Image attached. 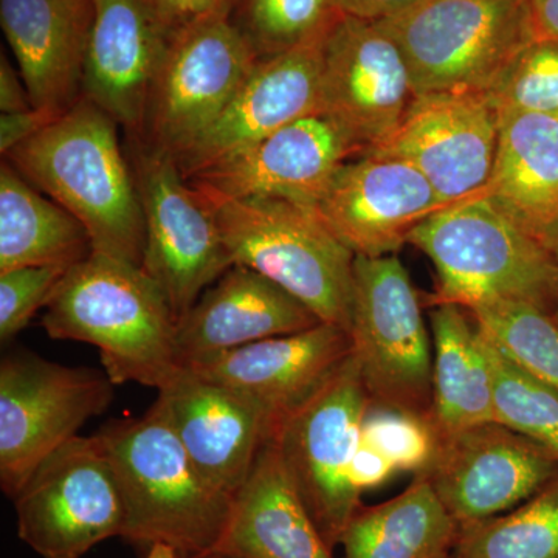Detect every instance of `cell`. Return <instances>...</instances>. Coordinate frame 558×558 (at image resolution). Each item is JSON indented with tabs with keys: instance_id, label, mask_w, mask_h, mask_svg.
Listing matches in <instances>:
<instances>
[{
	"instance_id": "cell-1",
	"label": "cell",
	"mask_w": 558,
	"mask_h": 558,
	"mask_svg": "<svg viewBox=\"0 0 558 558\" xmlns=\"http://www.w3.org/2000/svg\"><path fill=\"white\" fill-rule=\"evenodd\" d=\"M117 126L81 98L3 160L86 227L95 253L142 267L145 216Z\"/></svg>"
},
{
	"instance_id": "cell-2",
	"label": "cell",
	"mask_w": 558,
	"mask_h": 558,
	"mask_svg": "<svg viewBox=\"0 0 558 558\" xmlns=\"http://www.w3.org/2000/svg\"><path fill=\"white\" fill-rule=\"evenodd\" d=\"M43 328L53 340L94 344L113 385L156 388L180 371L178 319L157 282L134 264L92 253L70 267L47 304Z\"/></svg>"
},
{
	"instance_id": "cell-3",
	"label": "cell",
	"mask_w": 558,
	"mask_h": 558,
	"mask_svg": "<svg viewBox=\"0 0 558 558\" xmlns=\"http://www.w3.org/2000/svg\"><path fill=\"white\" fill-rule=\"evenodd\" d=\"M124 505L121 538L165 543L183 557L218 548L233 498L213 487L191 461L159 402L145 416L116 421L100 432Z\"/></svg>"
},
{
	"instance_id": "cell-4",
	"label": "cell",
	"mask_w": 558,
	"mask_h": 558,
	"mask_svg": "<svg viewBox=\"0 0 558 558\" xmlns=\"http://www.w3.org/2000/svg\"><path fill=\"white\" fill-rule=\"evenodd\" d=\"M409 244L428 256L436 288L425 306L472 310L494 301H523L554 312L558 263L537 238L486 197L459 202L411 231Z\"/></svg>"
},
{
	"instance_id": "cell-5",
	"label": "cell",
	"mask_w": 558,
	"mask_h": 558,
	"mask_svg": "<svg viewBox=\"0 0 558 558\" xmlns=\"http://www.w3.org/2000/svg\"><path fill=\"white\" fill-rule=\"evenodd\" d=\"M211 204L234 264L277 282L323 323L349 329L355 255L314 208L277 197Z\"/></svg>"
},
{
	"instance_id": "cell-6",
	"label": "cell",
	"mask_w": 558,
	"mask_h": 558,
	"mask_svg": "<svg viewBox=\"0 0 558 558\" xmlns=\"http://www.w3.org/2000/svg\"><path fill=\"white\" fill-rule=\"evenodd\" d=\"M348 333L369 402L428 418L433 340L398 255L355 256Z\"/></svg>"
},
{
	"instance_id": "cell-7",
	"label": "cell",
	"mask_w": 558,
	"mask_h": 558,
	"mask_svg": "<svg viewBox=\"0 0 558 558\" xmlns=\"http://www.w3.org/2000/svg\"><path fill=\"white\" fill-rule=\"evenodd\" d=\"M379 24L402 50L417 97L488 90L535 39L529 0H422Z\"/></svg>"
},
{
	"instance_id": "cell-8",
	"label": "cell",
	"mask_w": 558,
	"mask_h": 558,
	"mask_svg": "<svg viewBox=\"0 0 558 558\" xmlns=\"http://www.w3.org/2000/svg\"><path fill=\"white\" fill-rule=\"evenodd\" d=\"M368 403L351 355L314 396L279 418L271 435L289 478L332 549L362 508L352 464Z\"/></svg>"
},
{
	"instance_id": "cell-9",
	"label": "cell",
	"mask_w": 558,
	"mask_h": 558,
	"mask_svg": "<svg viewBox=\"0 0 558 558\" xmlns=\"http://www.w3.org/2000/svg\"><path fill=\"white\" fill-rule=\"evenodd\" d=\"M113 399L106 373L17 352L0 363V487L13 499L44 459Z\"/></svg>"
},
{
	"instance_id": "cell-10",
	"label": "cell",
	"mask_w": 558,
	"mask_h": 558,
	"mask_svg": "<svg viewBox=\"0 0 558 558\" xmlns=\"http://www.w3.org/2000/svg\"><path fill=\"white\" fill-rule=\"evenodd\" d=\"M134 175L145 216L142 269L165 293L179 323L234 263L211 202L171 154L145 143L135 156Z\"/></svg>"
},
{
	"instance_id": "cell-11",
	"label": "cell",
	"mask_w": 558,
	"mask_h": 558,
	"mask_svg": "<svg viewBox=\"0 0 558 558\" xmlns=\"http://www.w3.org/2000/svg\"><path fill=\"white\" fill-rule=\"evenodd\" d=\"M231 14L216 13L180 25L150 95L146 145L186 153L211 128L258 62Z\"/></svg>"
},
{
	"instance_id": "cell-12",
	"label": "cell",
	"mask_w": 558,
	"mask_h": 558,
	"mask_svg": "<svg viewBox=\"0 0 558 558\" xmlns=\"http://www.w3.org/2000/svg\"><path fill=\"white\" fill-rule=\"evenodd\" d=\"M13 501L17 537L43 558H81L123 535V497L98 435L76 436L44 459Z\"/></svg>"
},
{
	"instance_id": "cell-13",
	"label": "cell",
	"mask_w": 558,
	"mask_h": 558,
	"mask_svg": "<svg viewBox=\"0 0 558 558\" xmlns=\"http://www.w3.org/2000/svg\"><path fill=\"white\" fill-rule=\"evenodd\" d=\"M499 135V112L486 90L421 95L402 124L368 156L409 161L432 183L444 207L486 190Z\"/></svg>"
},
{
	"instance_id": "cell-14",
	"label": "cell",
	"mask_w": 558,
	"mask_h": 558,
	"mask_svg": "<svg viewBox=\"0 0 558 558\" xmlns=\"http://www.w3.org/2000/svg\"><path fill=\"white\" fill-rule=\"evenodd\" d=\"M323 112L360 154L392 134L417 94L405 57L379 22L343 16L323 47Z\"/></svg>"
},
{
	"instance_id": "cell-15",
	"label": "cell",
	"mask_w": 558,
	"mask_h": 558,
	"mask_svg": "<svg viewBox=\"0 0 558 558\" xmlns=\"http://www.w3.org/2000/svg\"><path fill=\"white\" fill-rule=\"evenodd\" d=\"M557 475L553 453L498 422L440 442L425 473L459 526L519 508Z\"/></svg>"
},
{
	"instance_id": "cell-16",
	"label": "cell",
	"mask_w": 558,
	"mask_h": 558,
	"mask_svg": "<svg viewBox=\"0 0 558 558\" xmlns=\"http://www.w3.org/2000/svg\"><path fill=\"white\" fill-rule=\"evenodd\" d=\"M444 208L416 167L368 154L344 161L314 207L355 256L368 258L396 255L411 231Z\"/></svg>"
},
{
	"instance_id": "cell-17",
	"label": "cell",
	"mask_w": 558,
	"mask_h": 558,
	"mask_svg": "<svg viewBox=\"0 0 558 558\" xmlns=\"http://www.w3.org/2000/svg\"><path fill=\"white\" fill-rule=\"evenodd\" d=\"M355 156L360 149L347 132L314 113L186 179L211 202L277 197L314 208L336 171Z\"/></svg>"
},
{
	"instance_id": "cell-18",
	"label": "cell",
	"mask_w": 558,
	"mask_h": 558,
	"mask_svg": "<svg viewBox=\"0 0 558 558\" xmlns=\"http://www.w3.org/2000/svg\"><path fill=\"white\" fill-rule=\"evenodd\" d=\"M83 98L119 126L145 134L150 95L175 25L156 0H94Z\"/></svg>"
},
{
	"instance_id": "cell-19",
	"label": "cell",
	"mask_w": 558,
	"mask_h": 558,
	"mask_svg": "<svg viewBox=\"0 0 558 558\" xmlns=\"http://www.w3.org/2000/svg\"><path fill=\"white\" fill-rule=\"evenodd\" d=\"M325 40L259 58L219 119L175 159L183 175L222 163L293 121L322 113Z\"/></svg>"
},
{
	"instance_id": "cell-20",
	"label": "cell",
	"mask_w": 558,
	"mask_h": 558,
	"mask_svg": "<svg viewBox=\"0 0 558 558\" xmlns=\"http://www.w3.org/2000/svg\"><path fill=\"white\" fill-rule=\"evenodd\" d=\"M157 392V402L202 476L233 498L274 435L269 411L244 392L189 368H180Z\"/></svg>"
},
{
	"instance_id": "cell-21",
	"label": "cell",
	"mask_w": 558,
	"mask_h": 558,
	"mask_svg": "<svg viewBox=\"0 0 558 558\" xmlns=\"http://www.w3.org/2000/svg\"><path fill=\"white\" fill-rule=\"evenodd\" d=\"M319 323L303 301L277 282L234 264L179 319V365H197L255 341L303 332Z\"/></svg>"
},
{
	"instance_id": "cell-22",
	"label": "cell",
	"mask_w": 558,
	"mask_h": 558,
	"mask_svg": "<svg viewBox=\"0 0 558 558\" xmlns=\"http://www.w3.org/2000/svg\"><path fill=\"white\" fill-rule=\"evenodd\" d=\"M351 355L348 330L319 323L303 332L255 341L186 368L244 392L269 411L277 425L314 396Z\"/></svg>"
},
{
	"instance_id": "cell-23",
	"label": "cell",
	"mask_w": 558,
	"mask_h": 558,
	"mask_svg": "<svg viewBox=\"0 0 558 558\" xmlns=\"http://www.w3.org/2000/svg\"><path fill=\"white\" fill-rule=\"evenodd\" d=\"M94 0H0V25L33 108L62 116L83 98Z\"/></svg>"
},
{
	"instance_id": "cell-24",
	"label": "cell",
	"mask_w": 558,
	"mask_h": 558,
	"mask_svg": "<svg viewBox=\"0 0 558 558\" xmlns=\"http://www.w3.org/2000/svg\"><path fill=\"white\" fill-rule=\"evenodd\" d=\"M213 554L231 558H336L286 472L274 438L234 494Z\"/></svg>"
},
{
	"instance_id": "cell-25",
	"label": "cell",
	"mask_w": 558,
	"mask_h": 558,
	"mask_svg": "<svg viewBox=\"0 0 558 558\" xmlns=\"http://www.w3.org/2000/svg\"><path fill=\"white\" fill-rule=\"evenodd\" d=\"M517 226L546 244L558 231V119L499 116L494 170L484 193Z\"/></svg>"
},
{
	"instance_id": "cell-26",
	"label": "cell",
	"mask_w": 558,
	"mask_h": 558,
	"mask_svg": "<svg viewBox=\"0 0 558 558\" xmlns=\"http://www.w3.org/2000/svg\"><path fill=\"white\" fill-rule=\"evenodd\" d=\"M433 340V405L439 444L495 422L494 373L475 318L458 304L428 307Z\"/></svg>"
},
{
	"instance_id": "cell-27",
	"label": "cell",
	"mask_w": 558,
	"mask_h": 558,
	"mask_svg": "<svg viewBox=\"0 0 558 558\" xmlns=\"http://www.w3.org/2000/svg\"><path fill=\"white\" fill-rule=\"evenodd\" d=\"M92 253L94 245L86 227L3 160L0 271L43 266L69 270Z\"/></svg>"
},
{
	"instance_id": "cell-28",
	"label": "cell",
	"mask_w": 558,
	"mask_h": 558,
	"mask_svg": "<svg viewBox=\"0 0 558 558\" xmlns=\"http://www.w3.org/2000/svg\"><path fill=\"white\" fill-rule=\"evenodd\" d=\"M459 524L425 475L402 494L360 508L341 534L344 558H447L454 553Z\"/></svg>"
},
{
	"instance_id": "cell-29",
	"label": "cell",
	"mask_w": 558,
	"mask_h": 558,
	"mask_svg": "<svg viewBox=\"0 0 558 558\" xmlns=\"http://www.w3.org/2000/svg\"><path fill=\"white\" fill-rule=\"evenodd\" d=\"M461 558H558V475L519 508L459 526Z\"/></svg>"
},
{
	"instance_id": "cell-30",
	"label": "cell",
	"mask_w": 558,
	"mask_h": 558,
	"mask_svg": "<svg viewBox=\"0 0 558 558\" xmlns=\"http://www.w3.org/2000/svg\"><path fill=\"white\" fill-rule=\"evenodd\" d=\"M498 351L521 371L558 391V319L523 301H494L468 310Z\"/></svg>"
},
{
	"instance_id": "cell-31",
	"label": "cell",
	"mask_w": 558,
	"mask_h": 558,
	"mask_svg": "<svg viewBox=\"0 0 558 558\" xmlns=\"http://www.w3.org/2000/svg\"><path fill=\"white\" fill-rule=\"evenodd\" d=\"M341 16L336 0H238L231 13L258 58L325 39Z\"/></svg>"
},
{
	"instance_id": "cell-32",
	"label": "cell",
	"mask_w": 558,
	"mask_h": 558,
	"mask_svg": "<svg viewBox=\"0 0 558 558\" xmlns=\"http://www.w3.org/2000/svg\"><path fill=\"white\" fill-rule=\"evenodd\" d=\"M484 341L494 373L495 422L534 440L558 459L557 389L513 365L486 337Z\"/></svg>"
},
{
	"instance_id": "cell-33",
	"label": "cell",
	"mask_w": 558,
	"mask_h": 558,
	"mask_svg": "<svg viewBox=\"0 0 558 558\" xmlns=\"http://www.w3.org/2000/svg\"><path fill=\"white\" fill-rule=\"evenodd\" d=\"M486 92L499 116L529 112L558 119V40H531Z\"/></svg>"
},
{
	"instance_id": "cell-34",
	"label": "cell",
	"mask_w": 558,
	"mask_h": 558,
	"mask_svg": "<svg viewBox=\"0 0 558 558\" xmlns=\"http://www.w3.org/2000/svg\"><path fill=\"white\" fill-rule=\"evenodd\" d=\"M362 442L380 451L398 472L425 475L435 461L439 438L427 417L368 403Z\"/></svg>"
},
{
	"instance_id": "cell-35",
	"label": "cell",
	"mask_w": 558,
	"mask_h": 558,
	"mask_svg": "<svg viewBox=\"0 0 558 558\" xmlns=\"http://www.w3.org/2000/svg\"><path fill=\"white\" fill-rule=\"evenodd\" d=\"M68 269L20 267L0 271V340L2 343L27 328L36 312L46 310Z\"/></svg>"
},
{
	"instance_id": "cell-36",
	"label": "cell",
	"mask_w": 558,
	"mask_h": 558,
	"mask_svg": "<svg viewBox=\"0 0 558 558\" xmlns=\"http://www.w3.org/2000/svg\"><path fill=\"white\" fill-rule=\"evenodd\" d=\"M58 117L60 116L36 108L25 112L2 113L0 116V153L7 156L11 149L46 130Z\"/></svg>"
},
{
	"instance_id": "cell-37",
	"label": "cell",
	"mask_w": 558,
	"mask_h": 558,
	"mask_svg": "<svg viewBox=\"0 0 558 558\" xmlns=\"http://www.w3.org/2000/svg\"><path fill=\"white\" fill-rule=\"evenodd\" d=\"M398 470L380 451L360 440L357 454L352 464V483L363 494L366 488L379 487L387 483Z\"/></svg>"
},
{
	"instance_id": "cell-38",
	"label": "cell",
	"mask_w": 558,
	"mask_h": 558,
	"mask_svg": "<svg viewBox=\"0 0 558 558\" xmlns=\"http://www.w3.org/2000/svg\"><path fill=\"white\" fill-rule=\"evenodd\" d=\"M341 13L359 20L381 22L413 9L422 0H336Z\"/></svg>"
},
{
	"instance_id": "cell-39",
	"label": "cell",
	"mask_w": 558,
	"mask_h": 558,
	"mask_svg": "<svg viewBox=\"0 0 558 558\" xmlns=\"http://www.w3.org/2000/svg\"><path fill=\"white\" fill-rule=\"evenodd\" d=\"M33 109L31 95L22 80L20 70L7 60L0 58V110L2 113L25 112Z\"/></svg>"
},
{
	"instance_id": "cell-40",
	"label": "cell",
	"mask_w": 558,
	"mask_h": 558,
	"mask_svg": "<svg viewBox=\"0 0 558 558\" xmlns=\"http://www.w3.org/2000/svg\"><path fill=\"white\" fill-rule=\"evenodd\" d=\"M156 3L175 27L216 11L226 13L222 9V0H156Z\"/></svg>"
},
{
	"instance_id": "cell-41",
	"label": "cell",
	"mask_w": 558,
	"mask_h": 558,
	"mask_svg": "<svg viewBox=\"0 0 558 558\" xmlns=\"http://www.w3.org/2000/svg\"><path fill=\"white\" fill-rule=\"evenodd\" d=\"M535 39L558 40V0H529Z\"/></svg>"
},
{
	"instance_id": "cell-42",
	"label": "cell",
	"mask_w": 558,
	"mask_h": 558,
	"mask_svg": "<svg viewBox=\"0 0 558 558\" xmlns=\"http://www.w3.org/2000/svg\"><path fill=\"white\" fill-rule=\"evenodd\" d=\"M145 558H182V554L165 543H154L149 546Z\"/></svg>"
},
{
	"instance_id": "cell-43",
	"label": "cell",
	"mask_w": 558,
	"mask_h": 558,
	"mask_svg": "<svg viewBox=\"0 0 558 558\" xmlns=\"http://www.w3.org/2000/svg\"><path fill=\"white\" fill-rule=\"evenodd\" d=\"M545 245L549 248V252L553 253L554 258H556L558 263V231Z\"/></svg>"
},
{
	"instance_id": "cell-44",
	"label": "cell",
	"mask_w": 558,
	"mask_h": 558,
	"mask_svg": "<svg viewBox=\"0 0 558 558\" xmlns=\"http://www.w3.org/2000/svg\"><path fill=\"white\" fill-rule=\"evenodd\" d=\"M238 0H222V9L226 13H233L234 7H236Z\"/></svg>"
},
{
	"instance_id": "cell-45",
	"label": "cell",
	"mask_w": 558,
	"mask_h": 558,
	"mask_svg": "<svg viewBox=\"0 0 558 558\" xmlns=\"http://www.w3.org/2000/svg\"><path fill=\"white\" fill-rule=\"evenodd\" d=\"M182 558H231L227 556H222V554H207V556H199V557H183Z\"/></svg>"
},
{
	"instance_id": "cell-46",
	"label": "cell",
	"mask_w": 558,
	"mask_h": 558,
	"mask_svg": "<svg viewBox=\"0 0 558 558\" xmlns=\"http://www.w3.org/2000/svg\"><path fill=\"white\" fill-rule=\"evenodd\" d=\"M447 558H461V557L457 556V554L453 553V554H451V556H449Z\"/></svg>"
},
{
	"instance_id": "cell-47",
	"label": "cell",
	"mask_w": 558,
	"mask_h": 558,
	"mask_svg": "<svg viewBox=\"0 0 558 558\" xmlns=\"http://www.w3.org/2000/svg\"><path fill=\"white\" fill-rule=\"evenodd\" d=\"M554 315H556V318L558 319V304H557L556 311H554Z\"/></svg>"
}]
</instances>
